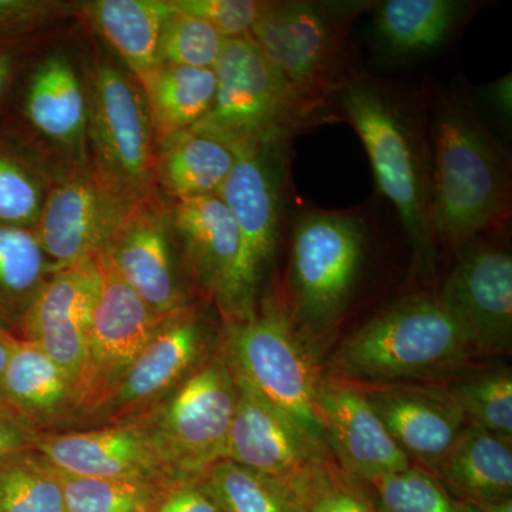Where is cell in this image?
<instances>
[{"mask_svg":"<svg viewBox=\"0 0 512 512\" xmlns=\"http://www.w3.org/2000/svg\"><path fill=\"white\" fill-rule=\"evenodd\" d=\"M426 128L434 239L437 247L461 251L510 215V160L477 111L456 94L434 97Z\"/></svg>","mask_w":512,"mask_h":512,"instance_id":"6da1fadb","label":"cell"},{"mask_svg":"<svg viewBox=\"0 0 512 512\" xmlns=\"http://www.w3.org/2000/svg\"><path fill=\"white\" fill-rule=\"evenodd\" d=\"M336 96L366 148L379 191L399 215L414 262L433 271L437 245L431 225L426 124L399 94L372 77H353Z\"/></svg>","mask_w":512,"mask_h":512,"instance_id":"7a4b0ae2","label":"cell"},{"mask_svg":"<svg viewBox=\"0 0 512 512\" xmlns=\"http://www.w3.org/2000/svg\"><path fill=\"white\" fill-rule=\"evenodd\" d=\"M214 72V103L190 130L232 151L291 143L295 134L328 119L326 101L289 82L249 36L225 39Z\"/></svg>","mask_w":512,"mask_h":512,"instance_id":"3957f363","label":"cell"},{"mask_svg":"<svg viewBox=\"0 0 512 512\" xmlns=\"http://www.w3.org/2000/svg\"><path fill=\"white\" fill-rule=\"evenodd\" d=\"M473 353L439 296L421 293L393 303L352 333L330 369L349 383H402L440 375Z\"/></svg>","mask_w":512,"mask_h":512,"instance_id":"277c9868","label":"cell"},{"mask_svg":"<svg viewBox=\"0 0 512 512\" xmlns=\"http://www.w3.org/2000/svg\"><path fill=\"white\" fill-rule=\"evenodd\" d=\"M369 235L355 212L313 210L293 222L285 313L299 335L320 338L348 311Z\"/></svg>","mask_w":512,"mask_h":512,"instance_id":"5b68a950","label":"cell"},{"mask_svg":"<svg viewBox=\"0 0 512 512\" xmlns=\"http://www.w3.org/2000/svg\"><path fill=\"white\" fill-rule=\"evenodd\" d=\"M373 2H264L249 37L299 90L316 100L336 96L352 74L349 35Z\"/></svg>","mask_w":512,"mask_h":512,"instance_id":"8992f818","label":"cell"},{"mask_svg":"<svg viewBox=\"0 0 512 512\" xmlns=\"http://www.w3.org/2000/svg\"><path fill=\"white\" fill-rule=\"evenodd\" d=\"M222 350L235 375L328 451L318 412L323 377L281 303L265 299L251 318L228 325Z\"/></svg>","mask_w":512,"mask_h":512,"instance_id":"52a82bcc","label":"cell"},{"mask_svg":"<svg viewBox=\"0 0 512 512\" xmlns=\"http://www.w3.org/2000/svg\"><path fill=\"white\" fill-rule=\"evenodd\" d=\"M237 396L234 373L221 350L165 396L164 403L140 413L175 483H197L214 464L225 460Z\"/></svg>","mask_w":512,"mask_h":512,"instance_id":"ba28073f","label":"cell"},{"mask_svg":"<svg viewBox=\"0 0 512 512\" xmlns=\"http://www.w3.org/2000/svg\"><path fill=\"white\" fill-rule=\"evenodd\" d=\"M94 170L127 201L154 194L156 138L143 90L110 64H101L90 96Z\"/></svg>","mask_w":512,"mask_h":512,"instance_id":"9c48e42d","label":"cell"},{"mask_svg":"<svg viewBox=\"0 0 512 512\" xmlns=\"http://www.w3.org/2000/svg\"><path fill=\"white\" fill-rule=\"evenodd\" d=\"M289 146L269 144L234 151V168L218 192L241 237L239 286L248 319L258 309L259 285L281 238Z\"/></svg>","mask_w":512,"mask_h":512,"instance_id":"30bf717a","label":"cell"},{"mask_svg":"<svg viewBox=\"0 0 512 512\" xmlns=\"http://www.w3.org/2000/svg\"><path fill=\"white\" fill-rule=\"evenodd\" d=\"M100 291L89 330V365L79 390L80 409L94 412L109 404L134 360L174 315H161L124 281L109 255H93Z\"/></svg>","mask_w":512,"mask_h":512,"instance_id":"8fae6325","label":"cell"},{"mask_svg":"<svg viewBox=\"0 0 512 512\" xmlns=\"http://www.w3.org/2000/svg\"><path fill=\"white\" fill-rule=\"evenodd\" d=\"M134 204L94 168H82L47 195L36 224L37 241L56 271L76 264L106 247Z\"/></svg>","mask_w":512,"mask_h":512,"instance_id":"7c38bea8","label":"cell"},{"mask_svg":"<svg viewBox=\"0 0 512 512\" xmlns=\"http://www.w3.org/2000/svg\"><path fill=\"white\" fill-rule=\"evenodd\" d=\"M437 296L473 352L511 349L512 258L503 248L470 242Z\"/></svg>","mask_w":512,"mask_h":512,"instance_id":"4fadbf2b","label":"cell"},{"mask_svg":"<svg viewBox=\"0 0 512 512\" xmlns=\"http://www.w3.org/2000/svg\"><path fill=\"white\" fill-rule=\"evenodd\" d=\"M99 291V269L90 256L57 269L26 311L28 340L62 367L76 397L89 365L90 320Z\"/></svg>","mask_w":512,"mask_h":512,"instance_id":"5bb4252c","label":"cell"},{"mask_svg":"<svg viewBox=\"0 0 512 512\" xmlns=\"http://www.w3.org/2000/svg\"><path fill=\"white\" fill-rule=\"evenodd\" d=\"M318 412L330 457L353 480L369 485L412 466L355 384L323 377Z\"/></svg>","mask_w":512,"mask_h":512,"instance_id":"9a60e30c","label":"cell"},{"mask_svg":"<svg viewBox=\"0 0 512 512\" xmlns=\"http://www.w3.org/2000/svg\"><path fill=\"white\" fill-rule=\"evenodd\" d=\"M35 450L73 476L178 485L143 414L109 429L39 437Z\"/></svg>","mask_w":512,"mask_h":512,"instance_id":"2e32d148","label":"cell"},{"mask_svg":"<svg viewBox=\"0 0 512 512\" xmlns=\"http://www.w3.org/2000/svg\"><path fill=\"white\" fill-rule=\"evenodd\" d=\"M171 224L195 278L217 302L228 325L247 320L239 286L241 237L220 195L175 202Z\"/></svg>","mask_w":512,"mask_h":512,"instance_id":"e0dca14e","label":"cell"},{"mask_svg":"<svg viewBox=\"0 0 512 512\" xmlns=\"http://www.w3.org/2000/svg\"><path fill=\"white\" fill-rule=\"evenodd\" d=\"M171 234V211L151 194L130 208L103 248L124 281L161 315L187 306L175 275Z\"/></svg>","mask_w":512,"mask_h":512,"instance_id":"ac0fdd59","label":"cell"},{"mask_svg":"<svg viewBox=\"0 0 512 512\" xmlns=\"http://www.w3.org/2000/svg\"><path fill=\"white\" fill-rule=\"evenodd\" d=\"M352 384L404 453L427 470L446 456L468 426L450 390L409 383Z\"/></svg>","mask_w":512,"mask_h":512,"instance_id":"d6986e66","label":"cell"},{"mask_svg":"<svg viewBox=\"0 0 512 512\" xmlns=\"http://www.w3.org/2000/svg\"><path fill=\"white\" fill-rule=\"evenodd\" d=\"M234 377L238 396L225 460L288 483L316 458L330 456L328 451L316 447L284 413L262 399L242 377L235 373Z\"/></svg>","mask_w":512,"mask_h":512,"instance_id":"ffe728a7","label":"cell"},{"mask_svg":"<svg viewBox=\"0 0 512 512\" xmlns=\"http://www.w3.org/2000/svg\"><path fill=\"white\" fill-rule=\"evenodd\" d=\"M204 349V325L197 312L185 306L134 360L104 409L116 417L146 412L201 365Z\"/></svg>","mask_w":512,"mask_h":512,"instance_id":"44dd1931","label":"cell"},{"mask_svg":"<svg viewBox=\"0 0 512 512\" xmlns=\"http://www.w3.org/2000/svg\"><path fill=\"white\" fill-rule=\"evenodd\" d=\"M460 0H386L373 5L372 39L390 62L424 57L450 42L467 16Z\"/></svg>","mask_w":512,"mask_h":512,"instance_id":"7402d4cb","label":"cell"},{"mask_svg":"<svg viewBox=\"0 0 512 512\" xmlns=\"http://www.w3.org/2000/svg\"><path fill=\"white\" fill-rule=\"evenodd\" d=\"M453 493L474 503L511 498V441L468 424L446 456L431 468Z\"/></svg>","mask_w":512,"mask_h":512,"instance_id":"603a6c76","label":"cell"},{"mask_svg":"<svg viewBox=\"0 0 512 512\" xmlns=\"http://www.w3.org/2000/svg\"><path fill=\"white\" fill-rule=\"evenodd\" d=\"M0 397L33 424L60 419L79 407L70 377L45 350L28 339L13 343Z\"/></svg>","mask_w":512,"mask_h":512,"instance_id":"cb8c5ba5","label":"cell"},{"mask_svg":"<svg viewBox=\"0 0 512 512\" xmlns=\"http://www.w3.org/2000/svg\"><path fill=\"white\" fill-rule=\"evenodd\" d=\"M234 151L192 130L156 144V181L175 201L215 195L235 164Z\"/></svg>","mask_w":512,"mask_h":512,"instance_id":"d4e9b609","label":"cell"},{"mask_svg":"<svg viewBox=\"0 0 512 512\" xmlns=\"http://www.w3.org/2000/svg\"><path fill=\"white\" fill-rule=\"evenodd\" d=\"M156 144L207 116L217 92L214 69L158 64L140 74Z\"/></svg>","mask_w":512,"mask_h":512,"instance_id":"484cf974","label":"cell"},{"mask_svg":"<svg viewBox=\"0 0 512 512\" xmlns=\"http://www.w3.org/2000/svg\"><path fill=\"white\" fill-rule=\"evenodd\" d=\"M33 126L64 146L83 140L89 120L86 97L73 67L64 59H50L35 76L26 104Z\"/></svg>","mask_w":512,"mask_h":512,"instance_id":"4316f807","label":"cell"},{"mask_svg":"<svg viewBox=\"0 0 512 512\" xmlns=\"http://www.w3.org/2000/svg\"><path fill=\"white\" fill-rule=\"evenodd\" d=\"M173 2L100 0L92 15L101 33L136 76L157 66L158 43Z\"/></svg>","mask_w":512,"mask_h":512,"instance_id":"83f0119b","label":"cell"},{"mask_svg":"<svg viewBox=\"0 0 512 512\" xmlns=\"http://www.w3.org/2000/svg\"><path fill=\"white\" fill-rule=\"evenodd\" d=\"M221 512H293L288 483L221 460L197 481Z\"/></svg>","mask_w":512,"mask_h":512,"instance_id":"f1b7e54d","label":"cell"},{"mask_svg":"<svg viewBox=\"0 0 512 512\" xmlns=\"http://www.w3.org/2000/svg\"><path fill=\"white\" fill-rule=\"evenodd\" d=\"M0 512H66L56 468L35 448L0 458Z\"/></svg>","mask_w":512,"mask_h":512,"instance_id":"f546056e","label":"cell"},{"mask_svg":"<svg viewBox=\"0 0 512 512\" xmlns=\"http://www.w3.org/2000/svg\"><path fill=\"white\" fill-rule=\"evenodd\" d=\"M56 473L66 512H154L174 488L148 481L73 476L57 468Z\"/></svg>","mask_w":512,"mask_h":512,"instance_id":"4dcf8cb0","label":"cell"},{"mask_svg":"<svg viewBox=\"0 0 512 512\" xmlns=\"http://www.w3.org/2000/svg\"><path fill=\"white\" fill-rule=\"evenodd\" d=\"M288 485L293 512H376L367 485L343 473L330 456L313 460Z\"/></svg>","mask_w":512,"mask_h":512,"instance_id":"1f68e13d","label":"cell"},{"mask_svg":"<svg viewBox=\"0 0 512 512\" xmlns=\"http://www.w3.org/2000/svg\"><path fill=\"white\" fill-rule=\"evenodd\" d=\"M367 488L376 512H481L476 503L453 493L427 468L413 464Z\"/></svg>","mask_w":512,"mask_h":512,"instance_id":"d6a6232c","label":"cell"},{"mask_svg":"<svg viewBox=\"0 0 512 512\" xmlns=\"http://www.w3.org/2000/svg\"><path fill=\"white\" fill-rule=\"evenodd\" d=\"M55 271L35 232L0 224V292L32 303Z\"/></svg>","mask_w":512,"mask_h":512,"instance_id":"836d02e7","label":"cell"},{"mask_svg":"<svg viewBox=\"0 0 512 512\" xmlns=\"http://www.w3.org/2000/svg\"><path fill=\"white\" fill-rule=\"evenodd\" d=\"M471 426L511 441L512 376L510 370H494L466 377L450 389Z\"/></svg>","mask_w":512,"mask_h":512,"instance_id":"e575fe53","label":"cell"},{"mask_svg":"<svg viewBox=\"0 0 512 512\" xmlns=\"http://www.w3.org/2000/svg\"><path fill=\"white\" fill-rule=\"evenodd\" d=\"M224 43L225 37L207 22L180 12L174 6L161 32L157 66L167 64L214 69Z\"/></svg>","mask_w":512,"mask_h":512,"instance_id":"d590c367","label":"cell"},{"mask_svg":"<svg viewBox=\"0 0 512 512\" xmlns=\"http://www.w3.org/2000/svg\"><path fill=\"white\" fill-rule=\"evenodd\" d=\"M45 198L28 171L0 157V222L16 227L37 224Z\"/></svg>","mask_w":512,"mask_h":512,"instance_id":"8d00e7d4","label":"cell"},{"mask_svg":"<svg viewBox=\"0 0 512 512\" xmlns=\"http://www.w3.org/2000/svg\"><path fill=\"white\" fill-rule=\"evenodd\" d=\"M175 9L202 19L225 39L248 36L264 2L255 0H175Z\"/></svg>","mask_w":512,"mask_h":512,"instance_id":"74e56055","label":"cell"},{"mask_svg":"<svg viewBox=\"0 0 512 512\" xmlns=\"http://www.w3.org/2000/svg\"><path fill=\"white\" fill-rule=\"evenodd\" d=\"M39 437L36 424L0 400V458L33 450Z\"/></svg>","mask_w":512,"mask_h":512,"instance_id":"f35d334b","label":"cell"},{"mask_svg":"<svg viewBox=\"0 0 512 512\" xmlns=\"http://www.w3.org/2000/svg\"><path fill=\"white\" fill-rule=\"evenodd\" d=\"M154 512H221L197 483L175 485Z\"/></svg>","mask_w":512,"mask_h":512,"instance_id":"ab89813d","label":"cell"},{"mask_svg":"<svg viewBox=\"0 0 512 512\" xmlns=\"http://www.w3.org/2000/svg\"><path fill=\"white\" fill-rule=\"evenodd\" d=\"M488 99L491 107L497 114H500L504 120L511 119L512 111V83L511 74L501 77L488 89Z\"/></svg>","mask_w":512,"mask_h":512,"instance_id":"60d3db41","label":"cell"},{"mask_svg":"<svg viewBox=\"0 0 512 512\" xmlns=\"http://www.w3.org/2000/svg\"><path fill=\"white\" fill-rule=\"evenodd\" d=\"M13 343H15V340L9 338L0 330V392H2L3 375H5L6 366H8ZM0 400H2V397H0Z\"/></svg>","mask_w":512,"mask_h":512,"instance_id":"b9f144b4","label":"cell"},{"mask_svg":"<svg viewBox=\"0 0 512 512\" xmlns=\"http://www.w3.org/2000/svg\"><path fill=\"white\" fill-rule=\"evenodd\" d=\"M474 503V501H473ZM481 512H512V498L495 503H476Z\"/></svg>","mask_w":512,"mask_h":512,"instance_id":"7bdbcfd3","label":"cell"},{"mask_svg":"<svg viewBox=\"0 0 512 512\" xmlns=\"http://www.w3.org/2000/svg\"><path fill=\"white\" fill-rule=\"evenodd\" d=\"M9 62L5 57H0V92L5 87L6 79H8Z\"/></svg>","mask_w":512,"mask_h":512,"instance_id":"ee69618b","label":"cell"}]
</instances>
